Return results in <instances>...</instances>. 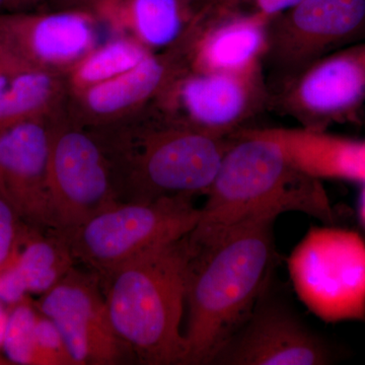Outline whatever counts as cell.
I'll use <instances>...</instances> for the list:
<instances>
[{"mask_svg":"<svg viewBox=\"0 0 365 365\" xmlns=\"http://www.w3.org/2000/svg\"><path fill=\"white\" fill-rule=\"evenodd\" d=\"M245 0H196V14L201 16H220L240 11Z\"/></svg>","mask_w":365,"mask_h":365,"instance_id":"24","label":"cell"},{"mask_svg":"<svg viewBox=\"0 0 365 365\" xmlns=\"http://www.w3.org/2000/svg\"><path fill=\"white\" fill-rule=\"evenodd\" d=\"M200 217L201 208L194 205L191 197L119 201L62 235L76 263L102 276L151 250L187 237Z\"/></svg>","mask_w":365,"mask_h":365,"instance_id":"5","label":"cell"},{"mask_svg":"<svg viewBox=\"0 0 365 365\" xmlns=\"http://www.w3.org/2000/svg\"><path fill=\"white\" fill-rule=\"evenodd\" d=\"M267 287L244 325L223 346L212 364L325 365L333 353L326 341Z\"/></svg>","mask_w":365,"mask_h":365,"instance_id":"13","label":"cell"},{"mask_svg":"<svg viewBox=\"0 0 365 365\" xmlns=\"http://www.w3.org/2000/svg\"><path fill=\"white\" fill-rule=\"evenodd\" d=\"M51 9H86L91 11L95 0H50Z\"/></svg>","mask_w":365,"mask_h":365,"instance_id":"27","label":"cell"},{"mask_svg":"<svg viewBox=\"0 0 365 365\" xmlns=\"http://www.w3.org/2000/svg\"><path fill=\"white\" fill-rule=\"evenodd\" d=\"M7 319V307L0 302V348L4 341V330H6Z\"/></svg>","mask_w":365,"mask_h":365,"instance_id":"30","label":"cell"},{"mask_svg":"<svg viewBox=\"0 0 365 365\" xmlns=\"http://www.w3.org/2000/svg\"><path fill=\"white\" fill-rule=\"evenodd\" d=\"M68 93L63 74L30 69L16 72L0 91V129L56 116L66 110Z\"/></svg>","mask_w":365,"mask_h":365,"instance_id":"20","label":"cell"},{"mask_svg":"<svg viewBox=\"0 0 365 365\" xmlns=\"http://www.w3.org/2000/svg\"><path fill=\"white\" fill-rule=\"evenodd\" d=\"M76 264L63 235L30 227L13 261L0 271V302L9 307L30 294H43Z\"/></svg>","mask_w":365,"mask_h":365,"instance_id":"18","label":"cell"},{"mask_svg":"<svg viewBox=\"0 0 365 365\" xmlns=\"http://www.w3.org/2000/svg\"><path fill=\"white\" fill-rule=\"evenodd\" d=\"M263 66L246 72L185 69L153 101L173 121L211 135L234 137L270 101Z\"/></svg>","mask_w":365,"mask_h":365,"instance_id":"9","label":"cell"},{"mask_svg":"<svg viewBox=\"0 0 365 365\" xmlns=\"http://www.w3.org/2000/svg\"><path fill=\"white\" fill-rule=\"evenodd\" d=\"M40 311L30 295L7 307L1 349L11 364L45 365L36 336Z\"/></svg>","mask_w":365,"mask_h":365,"instance_id":"22","label":"cell"},{"mask_svg":"<svg viewBox=\"0 0 365 365\" xmlns=\"http://www.w3.org/2000/svg\"><path fill=\"white\" fill-rule=\"evenodd\" d=\"M295 294L326 323L365 321V240L348 228L312 227L287 261Z\"/></svg>","mask_w":365,"mask_h":365,"instance_id":"6","label":"cell"},{"mask_svg":"<svg viewBox=\"0 0 365 365\" xmlns=\"http://www.w3.org/2000/svg\"><path fill=\"white\" fill-rule=\"evenodd\" d=\"M90 129L109 160L121 202L206 195L235 140L173 121L153 103Z\"/></svg>","mask_w":365,"mask_h":365,"instance_id":"2","label":"cell"},{"mask_svg":"<svg viewBox=\"0 0 365 365\" xmlns=\"http://www.w3.org/2000/svg\"><path fill=\"white\" fill-rule=\"evenodd\" d=\"M274 220L251 218L200 246L191 245L184 364H212L253 312L272 267Z\"/></svg>","mask_w":365,"mask_h":365,"instance_id":"1","label":"cell"},{"mask_svg":"<svg viewBox=\"0 0 365 365\" xmlns=\"http://www.w3.org/2000/svg\"><path fill=\"white\" fill-rule=\"evenodd\" d=\"M365 41V0H304L268 21L263 69L275 85Z\"/></svg>","mask_w":365,"mask_h":365,"instance_id":"8","label":"cell"},{"mask_svg":"<svg viewBox=\"0 0 365 365\" xmlns=\"http://www.w3.org/2000/svg\"><path fill=\"white\" fill-rule=\"evenodd\" d=\"M256 130L279 144L292 165L307 176L365 186V139L302 127Z\"/></svg>","mask_w":365,"mask_h":365,"instance_id":"17","label":"cell"},{"mask_svg":"<svg viewBox=\"0 0 365 365\" xmlns=\"http://www.w3.org/2000/svg\"><path fill=\"white\" fill-rule=\"evenodd\" d=\"M20 71H24V69L14 66V64L9 62V60L2 58V57L0 56V91L6 88L9 81H11V76H13L16 72Z\"/></svg>","mask_w":365,"mask_h":365,"instance_id":"28","label":"cell"},{"mask_svg":"<svg viewBox=\"0 0 365 365\" xmlns=\"http://www.w3.org/2000/svg\"><path fill=\"white\" fill-rule=\"evenodd\" d=\"M188 68L181 48L153 52L121 76L78 93H69L66 113L86 128L115 123L140 111L173 78Z\"/></svg>","mask_w":365,"mask_h":365,"instance_id":"15","label":"cell"},{"mask_svg":"<svg viewBox=\"0 0 365 365\" xmlns=\"http://www.w3.org/2000/svg\"><path fill=\"white\" fill-rule=\"evenodd\" d=\"M53 230L66 235L117 202L111 165L97 136L66 109L51 119L49 170Z\"/></svg>","mask_w":365,"mask_h":365,"instance_id":"7","label":"cell"},{"mask_svg":"<svg viewBox=\"0 0 365 365\" xmlns=\"http://www.w3.org/2000/svg\"><path fill=\"white\" fill-rule=\"evenodd\" d=\"M64 341L74 365H113L128 354L110 318L98 274L74 266L36 302Z\"/></svg>","mask_w":365,"mask_h":365,"instance_id":"12","label":"cell"},{"mask_svg":"<svg viewBox=\"0 0 365 365\" xmlns=\"http://www.w3.org/2000/svg\"><path fill=\"white\" fill-rule=\"evenodd\" d=\"M30 227L0 182V271L13 261Z\"/></svg>","mask_w":365,"mask_h":365,"instance_id":"23","label":"cell"},{"mask_svg":"<svg viewBox=\"0 0 365 365\" xmlns=\"http://www.w3.org/2000/svg\"><path fill=\"white\" fill-rule=\"evenodd\" d=\"M150 53L126 35L98 45L67 73L69 93L85 91L121 76L138 66Z\"/></svg>","mask_w":365,"mask_h":365,"instance_id":"21","label":"cell"},{"mask_svg":"<svg viewBox=\"0 0 365 365\" xmlns=\"http://www.w3.org/2000/svg\"><path fill=\"white\" fill-rule=\"evenodd\" d=\"M11 362L9 361L6 359V356H4V355L0 354V365H11Z\"/></svg>","mask_w":365,"mask_h":365,"instance_id":"32","label":"cell"},{"mask_svg":"<svg viewBox=\"0 0 365 365\" xmlns=\"http://www.w3.org/2000/svg\"><path fill=\"white\" fill-rule=\"evenodd\" d=\"M304 0H252L253 11L270 20L290 7L297 6Z\"/></svg>","mask_w":365,"mask_h":365,"instance_id":"25","label":"cell"},{"mask_svg":"<svg viewBox=\"0 0 365 365\" xmlns=\"http://www.w3.org/2000/svg\"><path fill=\"white\" fill-rule=\"evenodd\" d=\"M196 20L191 0H127L106 25L151 52H163L182 45Z\"/></svg>","mask_w":365,"mask_h":365,"instance_id":"19","label":"cell"},{"mask_svg":"<svg viewBox=\"0 0 365 365\" xmlns=\"http://www.w3.org/2000/svg\"><path fill=\"white\" fill-rule=\"evenodd\" d=\"M234 137L206 194L200 220L189 235L193 246L245 220H276L289 211L333 225L335 212L321 181L294 168L279 144L256 129H244Z\"/></svg>","mask_w":365,"mask_h":365,"instance_id":"3","label":"cell"},{"mask_svg":"<svg viewBox=\"0 0 365 365\" xmlns=\"http://www.w3.org/2000/svg\"><path fill=\"white\" fill-rule=\"evenodd\" d=\"M270 103L309 130L359 123L365 105V41L330 53L277 86Z\"/></svg>","mask_w":365,"mask_h":365,"instance_id":"10","label":"cell"},{"mask_svg":"<svg viewBox=\"0 0 365 365\" xmlns=\"http://www.w3.org/2000/svg\"><path fill=\"white\" fill-rule=\"evenodd\" d=\"M39 1L40 0H6L4 6L9 9V11H21L38 4Z\"/></svg>","mask_w":365,"mask_h":365,"instance_id":"29","label":"cell"},{"mask_svg":"<svg viewBox=\"0 0 365 365\" xmlns=\"http://www.w3.org/2000/svg\"><path fill=\"white\" fill-rule=\"evenodd\" d=\"M192 1V4H193V7H194V4H195V2H196V0H191Z\"/></svg>","mask_w":365,"mask_h":365,"instance_id":"34","label":"cell"},{"mask_svg":"<svg viewBox=\"0 0 365 365\" xmlns=\"http://www.w3.org/2000/svg\"><path fill=\"white\" fill-rule=\"evenodd\" d=\"M127 0H95L91 11L103 23H107Z\"/></svg>","mask_w":365,"mask_h":365,"instance_id":"26","label":"cell"},{"mask_svg":"<svg viewBox=\"0 0 365 365\" xmlns=\"http://www.w3.org/2000/svg\"><path fill=\"white\" fill-rule=\"evenodd\" d=\"M361 195L359 200V218L365 227V186H362Z\"/></svg>","mask_w":365,"mask_h":365,"instance_id":"31","label":"cell"},{"mask_svg":"<svg viewBox=\"0 0 365 365\" xmlns=\"http://www.w3.org/2000/svg\"><path fill=\"white\" fill-rule=\"evenodd\" d=\"M193 255L188 235L98 275L118 337L140 364H184L182 322Z\"/></svg>","mask_w":365,"mask_h":365,"instance_id":"4","label":"cell"},{"mask_svg":"<svg viewBox=\"0 0 365 365\" xmlns=\"http://www.w3.org/2000/svg\"><path fill=\"white\" fill-rule=\"evenodd\" d=\"M52 118L0 129V182L26 225L41 230H53L48 182Z\"/></svg>","mask_w":365,"mask_h":365,"instance_id":"14","label":"cell"},{"mask_svg":"<svg viewBox=\"0 0 365 365\" xmlns=\"http://www.w3.org/2000/svg\"><path fill=\"white\" fill-rule=\"evenodd\" d=\"M6 4V0H0V6H4Z\"/></svg>","mask_w":365,"mask_h":365,"instance_id":"33","label":"cell"},{"mask_svg":"<svg viewBox=\"0 0 365 365\" xmlns=\"http://www.w3.org/2000/svg\"><path fill=\"white\" fill-rule=\"evenodd\" d=\"M268 21L255 11L197 16L180 46L190 71L246 72L263 66Z\"/></svg>","mask_w":365,"mask_h":365,"instance_id":"16","label":"cell"},{"mask_svg":"<svg viewBox=\"0 0 365 365\" xmlns=\"http://www.w3.org/2000/svg\"><path fill=\"white\" fill-rule=\"evenodd\" d=\"M101 21L86 9L0 16V56L21 69L67 76L97 47Z\"/></svg>","mask_w":365,"mask_h":365,"instance_id":"11","label":"cell"}]
</instances>
